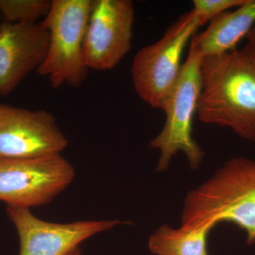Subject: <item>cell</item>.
Here are the masks:
<instances>
[{"instance_id": "cell-3", "label": "cell", "mask_w": 255, "mask_h": 255, "mask_svg": "<svg viewBox=\"0 0 255 255\" xmlns=\"http://www.w3.org/2000/svg\"><path fill=\"white\" fill-rule=\"evenodd\" d=\"M92 0H52L41 24L48 32L46 58L36 70L48 78L53 89L63 85L78 88L88 70L84 58V42Z\"/></svg>"}, {"instance_id": "cell-11", "label": "cell", "mask_w": 255, "mask_h": 255, "mask_svg": "<svg viewBox=\"0 0 255 255\" xmlns=\"http://www.w3.org/2000/svg\"><path fill=\"white\" fill-rule=\"evenodd\" d=\"M255 23V0H246L234 11L216 16L205 31L196 33L191 41L203 57L221 54L237 48L238 43L246 38Z\"/></svg>"}, {"instance_id": "cell-17", "label": "cell", "mask_w": 255, "mask_h": 255, "mask_svg": "<svg viewBox=\"0 0 255 255\" xmlns=\"http://www.w3.org/2000/svg\"><path fill=\"white\" fill-rule=\"evenodd\" d=\"M3 22L2 14H1V9H0V24Z\"/></svg>"}, {"instance_id": "cell-15", "label": "cell", "mask_w": 255, "mask_h": 255, "mask_svg": "<svg viewBox=\"0 0 255 255\" xmlns=\"http://www.w3.org/2000/svg\"><path fill=\"white\" fill-rule=\"evenodd\" d=\"M247 40H255V26L246 36Z\"/></svg>"}, {"instance_id": "cell-14", "label": "cell", "mask_w": 255, "mask_h": 255, "mask_svg": "<svg viewBox=\"0 0 255 255\" xmlns=\"http://www.w3.org/2000/svg\"><path fill=\"white\" fill-rule=\"evenodd\" d=\"M246 0H194L191 11L199 27L212 21L219 15L232 8H237Z\"/></svg>"}, {"instance_id": "cell-7", "label": "cell", "mask_w": 255, "mask_h": 255, "mask_svg": "<svg viewBox=\"0 0 255 255\" xmlns=\"http://www.w3.org/2000/svg\"><path fill=\"white\" fill-rule=\"evenodd\" d=\"M135 10L130 0H92L84 42L89 69L115 68L131 49Z\"/></svg>"}, {"instance_id": "cell-9", "label": "cell", "mask_w": 255, "mask_h": 255, "mask_svg": "<svg viewBox=\"0 0 255 255\" xmlns=\"http://www.w3.org/2000/svg\"><path fill=\"white\" fill-rule=\"evenodd\" d=\"M6 214L18 233L19 255H66L85 240L122 223L119 220L49 223L29 209L12 206L6 207Z\"/></svg>"}, {"instance_id": "cell-2", "label": "cell", "mask_w": 255, "mask_h": 255, "mask_svg": "<svg viewBox=\"0 0 255 255\" xmlns=\"http://www.w3.org/2000/svg\"><path fill=\"white\" fill-rule=\"evenodd\" d=\"M224 221L246 231L248 244L255 243V159H231L213 177L188 193L182 226L213 228Z\"/></svg>"}, {"instance_id": "cell-6", "label": "cell", "mask_w": 255, "mask_h": 255, "mask_svg": "<svg viewBox=\"0 0 255 255\" xmlns=\"http://www.w3.org/2000/svg\"><path fill=\"white\" fill-rule=\"evenodd\" d=\"M75 169L61 154L0 158V201L29 209L49 204L73 182Z\"/></svg>"}, {"instance_id": "cell-4", "label": "cell", "mask_w": 255, "mask_h": 255, "mask_svg": "<svg viewBox=\"0 0 255 255\" xmlns=\"http://www.w3.org/2000/svg\"><path fill=\"white\" fill-rule=\"evenodd\" d=\"M203 56L190 41L189 54L162 110L165 123L162 130L150 142L160 152L157 171L168 168L172 157L179 151L186 155L191 169H198L204 153L192 137V124L201 91V67Z\"/></svg>"}, {"instance_id": "cell-10", "label": "cell", "mask_w": 255, "mask_h": 255, "mask_svg": "<svg viewBox=\"0 0 255 255\" xmlns=\"http://www.w3.org/2000/svg\"><path fill=\"white\" fill-rule=\"evenodd\" d=\"M49 36L41 23L0 24V95L8 96L46 58Z\"/></svg>"}, {"instance_id": "cell-12", "label": "cell", "mask_w": 255, "mask_h": 255, "mask_svg": "<svg viewBox=\"0 0 255 255\" xmlns=\"http://www.w3.org/2000/svg\"><path fill=\"white\" fill-rule=\"evenodd\" d=\"M211 229L209 226L174 229L163 224L151 235L149 249L155 255H209L207 238Z\"/></svg>"}, {"instance_id": "cell-13", "label": "cell", "mask_w": 255, "mask_h": 255, "mask_svg": "<svg viewBox=\"0 0 255 255\" xmlns=\"http://www.w3.org/2000/svg\"><path fill=\"white\" fill-rule=\"evenodd\" d=\"M51 4L47 0H0L3 22L35 23L46 16Z\"/></svg>"}, {"instance_id": "cell-5", "label": "cell", "mask_w": 255, "mask_h": 255, "mask_svg": "<svg viewBox=\"0 0 255 255\" xmlns=\"http://www.w3.org/2000/svg\"><path fill=\"white\" fill-rule=\"evenodd\" d=\"M199 27L191 10L172 23L159 41L137 52L131 67L132 84L139 97L150 107L162 110L179 78L184 48Z\"/></svg>"}, {"instance_id": "cell-8", "label": "cell", "mask_w": 255, "mask_h": 255, "mask_svg": "<svg viewBox=\"0 0 255 255\" xmlns=\"http://www.w3.org/2000/svg\"><path fill=\"white\" fill-rule=\"evenodd\" d=\"M68 145V139L50 112L0 105V158L61 154Z\"/></svg>"}, {"instance_id": "cell-16", "label": "cell", "mask_w": 255, "mask_h": 255, "mask_svg": "<svg viewBox=\"0 0 255 255\" xmlns=\"http://www.w3.org/2000/svg\"><path fill=\"white\" fill-rule=\"evenodd\" d=\"M66 255H82L81 251H80V249L78 247V248L74 249L73 251L70 252V253Z\"/></svg>"}, {"instance_id": "cell-1", "label": "cell", "mask_w": 255, "mask_h": 255, "mask_svg": "<svg viewBox=\"0 0 255 255\" xmlns=\"http://www.w3.org/2000/svg\"><path fill=\"white\" fill-rule=\"evenodd\" d=\"M201 73L199 120L255 141V40H248L241 48L203 57Z\"/></svg>"}]
</instances>
